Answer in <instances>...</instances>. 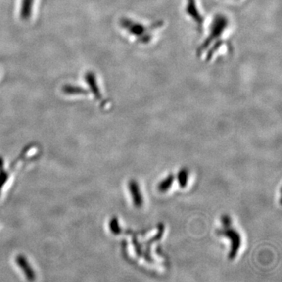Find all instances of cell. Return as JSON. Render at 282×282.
I'll return each instance as SVG.
<instances>
[{
    "label": "cell",
    "mask_w": 282,
    "mask_h": 282,
    "mask_svg": "<svg viewBox=\"0 0 282 282\" xmlns=\"http://www.w3.org/2000/svg\"><path fill=\"white\" fill-rule=\"evenodd\" d=\"M222 222L224 227H229L231 225V219L228 216H224L222 218Z\"/></svg>",
    "instance_id": "obj_10"
},
{
    "label": "cell",
    "mask_w": 282,
    "mask_h": 282,
    "mask_svg": "<svg viewBox=\"0 0 282 282\" xmlns=\"http://www.w3.org/2000/svg\"><path fill=\"white\" fill-rule=\"evenodd\" d=\"M173 181H174V177H173V175L171 174V175L168 176L165 180H163V181L158 185V190H159L160 192L167 191L168 190L170 189L172 185H173Z\"/></svg>",
    "instance_id": "obj_7"
},
{
    "label": "cell",
    "mask_w": 282,
    "mask_h": 282,
    "mask_svg": "<svg viewBox=\"0 0 282 282\" xmlns=\"http://www.w3.org/2000/svg\"><path fill=\"white\" fill-rule=\"evenodd\" d=\"M17 263L18 266L21 267V269L23 271L25 272V275H26L27 278L29 280H34L35 279V273L34 271H32V268H31L30 266L28 264V261H27L26 259L24 258V256H18L17 257Z\"/></svg>",
    "instance_id": "obj_6"
},
{
    "label": "cell",
    "mask_w": 282,
    "mask_h": 282,
    "mask_svg": "<svg viewBox=\"0 0 282 282\" xmlns=\"http://www.w3.org/2000/svg\"><path fill=\"white\" fill-rule=\"evenodd\" d=\"M110 228L113 234L119 235L121 233V228L119 225V222L116 218H113L110 222Z\"/></svg>",
    "instance_id": "obj_9"
},
{
    "label": "cell",
    "mask_w": 282,
    "mask_h": 282,
    "mask_svg": "<svg viewBox=\"0 0 282 282\" xmlns=\"http://www.w3.org/2000/svg\"><path fill=\"white\" fill-rule=\"evenodd\" d=\"M228 26V20L225 16L218 14L213 19V23L211 25L210 33L209 36L205 39V41L197 49V54L201 55L205 52V49L209 48L213 43L218 41L224 34L226 29Z\"/></svg>",
    "instance_id": "obj_2"
},
{
    "label": "cell",
    "mask_w": 282,
    "mask_h": 282,
    "mask_svg": "<svg viewBox=\"0 0 282 282\" xmlns=\"http://www.w3.org/2000/svg\"><path fill=\"white\" fill-rule=\"evenodd\" d=\"M186 13L196 23L197 26L201 28L203 24V17L197 8L196 0H187Z\"/></svg>",
    "instance_id": "obj_4"
},
{
    "label": "cell",
    "mask_w": 282,
    "mask_h": 282,
    "mask_svg": "<svg viewBox=\"0 0 282 282\" xmlns=\"http://www.w3.org/2000/svg\"><path fill=\"white\" fill-rule=\"evenodd\" d=\"M129 189H130V193H131L132 197H133L134 205L140 208L143 204V197L141 195L139 186L135 181H130V184H129Z\"/></svg>",
    "instance_id": "obj_5"
},
{
    "label": "cell",
    "mask_w": 282,
    "mask_h": 282,
    "mask_svg": "<svg viewBox=\"0 0 282 282\" xmlns=\"http://www.w3.org/2000/svg\"><path fill=\"white\" fill-rule=\"evenodd\" d=\"M188 172L187 169H181L178 173L179 185L181 188H185L188 185Z\"/></svg>",
    "instance_id": "obj_8"
},
{
    "label": "cell",
    "mask_w": 282,
    "mask_h": 282,
    "mask_svg": "<svg viewBox=\"0 0 282 282\" xmlns=\"http://www.w3.org/2000/svg\"><path fill=\"white\" fill-rule=\"evenodd\" d=\"M219 235H222L228 237L232 241V248L230 251L229 258L231 260L235 259V256H237L239 248L241 247V236L239 235L237 231H235L233 228L229 227H224V229L220 230L217 232Z\"/></svg>",
    "instance_id": "obj_3"
},
{
    "label": "cell",
    "mask_w": 282,
    "mask_h": 282,
    "mask_svg": "<svg viewBox=\"0 0 282 282\" xmlns=\"http://www.w3.org/2000/svg\"><path fill=\"white\" fill-rule=\"evenodd\" d=\"M162 22H156L154 25L147 27L141 23L130 21L128 19L122 20V25L128 31L132 36L138 39L141 44H148L152 39V31L162 26Z\"/></svg>",
    "instance_id": "obj_1"
}]
</instances>
